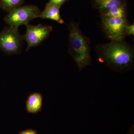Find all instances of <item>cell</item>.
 Masks as SVG:
<instances>
[{
    "mask_svg": "<svg viewBox=\"0 0 134 134\" xmlns=\"http://www.w3.org/2000/svg\"><path fill=\"white\" fill-rule=\"evenodd\" d=\"M101 25L107 37L112 41H122L125 36L127 18L101 16Z\"/></svg>",
    "mask_w": 134,
    "mask_h": 134,
    "instance_id": "5b68a950",
    "label": "cell"
},
{
    "mask_svg": "<svg viewBox=\"0 0 134 134\" xmlns=\"http://www.w3.org/2000/svg\"><path fill=\"white\" fill-rule=\"evenodd\" d=\"M69 31L68 52L74 60L80 70L84 69L91 62L90 51V41L82 33L78 24L74 22L68 26Z\"/></svg>",
    "mask_w": 134,
    "mask_h": 134,
    "instance_id": "7a4b0ae2",
    "label": "cell"
},
{
    "mask_svg": "<svg viewBox=\"0 0 134 134\" xmlns=\"http://www.w3.org/2000/svg\"><path fill=\"white\" fill-rule=\"evenodd\" d=\"M127 4L116 5L100 11L101 16L127 18Z\"/></svg>",
    "mask_w": 134,
    "mask_h": 134,
    "instance_id": "9c48e42d",
    "label": "cell"
},
{
    "mask_svg": "<svg viewBox=\"0 0 134 134\" xmlns=\"http://www.w3.org/2000/svg\"><path fill=\"white\" fill-rule=\"evenodd\" d=\"M125 36H134V24L132 25L127 24L125 26Z\"/></svg>",
    "mask_w": 134,
    "mask_h": 134,
    "instance_id": "7c38bea8",
    "label": "cell"
},
{
    "mask_svg": "<svg viewBox=\"0 0 134 134\" xmlns=\"http://www.w3.org/2000/svg\"><path fill=\"white\" fill-rule=\"evenodd\" d=\"M43 96L41 93H30L26 102V110L29 114H35L41 111L43 108Z\"/></svg>",
    "mask_w": 134,
    "mask_h": 134,
    "instance_id": "52a82bcc",
    "label": "cell"
},
{
    "mask_svg": "<svg viewBox=\"0 0 134 134\" xmlns=\"http://www.w3.org/2000/svg\"><path fill=\"white\" fill-rule=\"evenodd\" d=\"M26 33L23 35L24 40L27 44L26 51H29L32 47L39 45L44 40L49 37L53 28L50 25L39 24L33 25L29 23L25 25Z\"/></svg>",
    "mask_w": 134,
    "mask_h": 134,
    "instance_id": "8992f818",
    "label": "cell"
},
{
    "mask_svg": "<svg viewBox=\"0 0 134 134\" xmlns=\"http://www.w3.org/2000/svg\"><path fill=\"white\" fill-rule=\"evenodd\" d=\"M25 0H0V8L8 13L22 6Z\"/></svg>",
    "mask_w": 134,
    "mask_h": 134,
    "instance_id": "8fae6325",
    "label": "cell"
},
{
    "mask_svg": "<svg viewBox=\"0 0 134 134\" xmlns=\"http://www.w3.org/2000/svg\"><path fill=\"white\" fill-rule=\"evenodd\" d=\"M18 134H38L37 130L31 129H27L21 131Z\"/></svg>",
    "mask_w": 134,
    "mask_h": 134,
    "instance_id": "5bb4252c",
    "label": "cell"
},
{
    "mask_svg": "<svg viewBox=\"0 0 134 134\" xmlns=\"http://www.w3.org/2000/svg\"><path fill=\"white\" fill-rule=\"evenodd\" d=\"M23 40L18 28L6 27L0 32V49L9 55L19 54L21 52Z\"/></svg>",
    "mask_w": 134,
    "mask_h": 134,
    "instance_id": "277c9868",
    "label": "cell"
},
{
    "mask_svg": "<svg viewBox=\"0 0 134 134\" xmlns=\"http://www.w3.org/2000/svg\"><path fill=\"white\" fill-rule=\"evenodd\" d=\"M68 1L69 0H49L48 2L60 8L64 3Z\"/></svg>",
    "mask_w": 134,
    "mask_h": 134,
    "instance_id": "4fadbf2b",
    "label": "cell"
},
{
    "mask_svg": "<svg viewBox=\"0 0 134 134\" xmlns=\"http://www.w3.org/2000/svg\"><path fill=\"white\" fill-rule=\"evenodd\" d=\"M41 11L36 5H22L8 12L4 18V21L9 26L18 28L38 18Z\"/></svg>",
    "mask_w": 134,
    "mask_h": 134,
    "instance_id": "3957f363",
    "label": "cell"
},
{
    "mask_svg": "<svg viewBox=\"0 0 134 134\" xmlns=\"http://www.w3.org/2000/svg\"><path fill=\"white\" fill-rule=\"evenodd\" d=\"M127 4L126 0H95V6L99 11H102L108 8Z\"/></svg>",
    "mask_w": 134,
    "mask_h": 134,
    "instance_id": "30bf717a",
    "label": "cell"
},
{
    "mask_svg": "<svg viewBox=\"0 0 134 134\" xmlns=\"http://www.w3.org/2000/svg\"><path fill=\"white\" fill-rule=\"evenodd\" d=\"M127 134H134V128L133 126H132L130 129L129 130V132H128Z\"/></svg>",
    "mask_w": 134,
    "mask_h": 134,
    "instance_id": "9a60e30c",
    "label": "cell"
},
{
    "mask_svg": "<svg viewBox=\"0 0 134 134\" xmlns=\"http://www.w3.org/2000/svg\"><path fill=\"white\" fill-rule=\"evenodd\" d=\"M60 9L57 6L48 2L46 4L43 11H41L38 18L51 19L60 24H63L64 22L60 15Z\"/></svg>",
    "mask_w": 134,
    "mask_h": 134,
    "instance_id": "ba28073f",
    "label": "cell"
},
{
    "mask_svg": "<svg viewBox=\"0 0 134 134\" xmlns=\"http://www.w3.org/2000/svg\"><path fill=\"white\" fill-rule=\"evenodd\" d=\"M99 60L118 72L129 70L133 67L134 53L129 45L123 41H112L98 47Z\"/></svg>",
    "mask_w": 134,
    "mask_h": 134,
    "instance_id": "6da1fadb",
    "label": "cell"
}]
</instances>
